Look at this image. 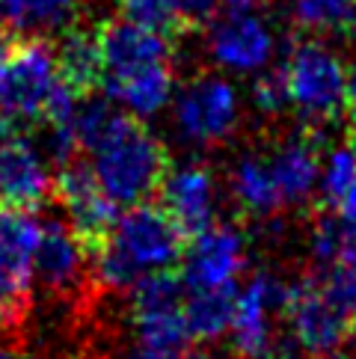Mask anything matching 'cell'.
I'll return each mask as SVG.
<instances>
[{"label":"cell","mask_w":356,"mask_h":359,"mask_svg":"<svg viewBox=\"0 0 356 359\" xmlns=\"http://www.w3.org/2000/svg\"><path fill=\"white\" fill-rule=\"evenodd\" d=\"M282 315L297 348L315 359H333L356 332V318L329 297L317 276L288 285Z\"/></svg>","instance_id":"obj_4"},{"label":"cell","mask_w":356,"mask_h":359,"mask_svg":"<svg viewBox=\"0 0 356 359\" xmlns=\"http://www.w3.org/2000/svg\"><path fill=\"white\" fill-rule=\"evenodd\" d=\"M116 6L122 18L170 36L172 42L187 33L182 24V12H178V0H116Z\"/></svg>","instance_id":"obj_23"},{"label":"cell","mask_w":356,"mask_h":359,"mask_svg":"<svg viewBox=\"0 0 356 359\" xmlns=\"http://www.w3.org/2000/svg\"><path fill=\"white\" fill-rule=\"evenodd\" d=\"M217 4L226 12H252L256 6H261L264 0H217Z\"/></svg>","instance_id":"obj_33"},{"label":"cell","mask_w":356,"mask_h":359,"mask_svg":"<svg viewBox=\"0 0 356 359\" xmlns=\"http://www.w3.org/2000/svg\"><path fill=\"white\" fill-rule=\"evenodd\" d=\"M21 4H24V27L60 30L78 15L81 0H21Z\"/></svg>","instance_id":"obj_25"},{"label":"cell","mask_w":356,"mask_h":359,"mask_svg":"<svg viewBox=\"0 0 356 359\" xmlns=\"http://www.w3.org/2000/svg\"><path fill=\"white\" fill-rule=\"evenodd\" d=\"M288 285L271 273H256L238 291L232 315V348L238 359H271L276 348L273 315L282 312Z\"/></svg>","instance_id":"obj_9"},{"label":"cell","mask_w":356,"mask_h":359,"mask_svg":"<svg viewBox=\"0 0 356 359\" xmlns=\"http://www.w3.org/2000/svg\"><path fill=\"white\" fill-rule=\"evenodd\" d=\"M288 101L303 119L327 125L341 116L345 107V62L324 42H297L282 62Z\"/></svg>","instance_id":"obj_3"},{"label":"cell","mask_w":356,"mask_h":359,"mask_svg":"<svg viewBox=\"0 0 356 359\" xmlns=\"http://www.w3.org/2000/svg\"><path fill=\"white\" fill-rule=\"evenodd\" d=\"M158 205L172 217V223L182 229L187 241L208 229L217 214V182L205 166L196 163L170 170L158 187Z\"/></svg>","instance_id":"obj_14"},{"label":"cell","mask_w":356,"mask_h":359,"mask_svg":"<svg viewBox=\"0 0 356 359\" xmlns=\"http://www.w3.org/2000/svg\"><path fill=\"white\" fill-rule=\"evenodd\" d=\"M57 83V54L45 36L21 39L0 66V116L33 125Z\"/></svg>","instance_id":"obj_5"},{"label":"cell","mask_w":356,"mask_h":359,"mask_svg":"<svg viewBox=\"0 0 356 359\" xmlns=\"http://www.w3.org/2000/svg\"><path fill=\"white\" fill-rule=\"evenodd\" d=\"M336 264H348L356 271V220H345L341 217V229H338V259Z\"/></svg>","instance_id":"obj_28"},{"label":"cell","mask_w":356,"mask_h":359,"mask_svg":"<svg viewBox=\"0 0 356 359\" xmlns=\"http://www.w3.org/2000/svg\"><path fill=\"white\" fill-rule=\"evenodd\" d=\"M39 229L42 223L33 217V211L0 205V300L6 303L12 318H18L27 306Z\"/></svg>","instance_id":"obj_11"},{"label":"cell","mask_w":356,"mask_h":359,"mask_svg":"<svg viewBox=\"0 0 356 359\" xmlns=\"http://www.w3.org/2000/svg\"><path fill=\"white\" fill-rule=\"evenodd\" d=\"M9 320H12V312L6 309V303H4V300H0V330H4V327L9 324Z\"/></svg>","instance_id":"obj_34"},{"label":"cell","mask_w":356,"mask_h":359,"mask_svg":"<svg viewBox=\"0 0 356 359\" xmlns=\"http://www.w3.org/2000/svg\"><path fill=\"white\" fill-rule=\"evenodd\" d=\"M235 300H238V282L217 288H187L182 312L190 332H193V341H217L232 327Z\"/></svg>","instance_id":"obj_19"},{"label":"cell","mask_w":356,"mask_h":359,"mask_svg":"<svg viewBox=\"0 0 356 359\" xmlns=\"http://www.w3.org/2000/svg\"><path fill=\"white\" fill-rule=\"evenodd\" d=\"M317 182H321V202H324V208L336 211V205L345 199L350 184L356 182V149L350 143L336 149L333 155H329L324 172L317 175Z\"/></svg>","instance_id":"obj_24"},{"label":"cell","mask_w":356,"mask_h":359,"mask_svg":"<svg viewBox=\"0 0 356 359\" xmlns=\"http://www.w3.org/2000/svg\"><path fill=\"white\" fill-rule=\"evenodd\" d=\"M271 175L276 182L282 205H300L312 196V190L321 175V161H317V146L312 140H294L285 143L276 155L267 161Z\"/></svg>","instance_id":"obj_18"},{"label":"cell","mask_w":356,"mask_h":359,"mask_svg":"<svg viewBox=\"0 0 356 359\" xmlns=\"http://www.w3.org/2000/svg\"><path fill=\"white\" fill-rule=\"evenodd\" d=\"M18 42V30H12V27H0V66L6 62V57L12 54V48H15Z\"/></svg>","instance_id":"obj_32"},{"label":"cell","mask_w":356,"mask_h":359,"mask_svg":"<svg viewBox=\"0 0 356 359\" xmlns=\"http://www.w3.org/2000/svg\"><path fill=\"white\" fill-rule=\"evenodd\" d=\"M238 125V93L214 74H199L175 95V128L187 143H220Z\"/></svg>","instance_id":"obj_8"},{"label":"cell","mask_w":356,"mask_h":359,"mask_svg":"<svg viewBox=\"0 0 356 359\" xmlns=\"http://www.w3.org/2000/svg\"><path fill=\"white\" fill-rule=\"evenodd\" d=\"M0 359H12V356H9L6 351H0Z\"/></svg>","instance_id":"obj_35"},{"label":"cell","mask_w":356,"mask_h":359,"mask_svg":"<svg viewBox=\"0 0 356 359\" xmlns=\"http://www.w3.org/2000/svg\"><path fill=\"white\" fill-rule=\"evenodd\" d=\"M178 12H182V24L184 30H202L217 18L220 4L217 0H178Z\"/></svg>","instance_id":"obj_27"},{"label":"cell","mask_w":356,"mask_h":359,"mask_svg":"<svg viewBox=\"0 0 356 359\" xmlns=\"http://www.w3.org/2000/svg\"><path fill=\"white\" fill-rule=\"evenodd\" d=\"M95 33L101 48V69H104L101 86L125 81L149 66H158V62H170V54H172L170 36L139 27V24L128 18L101 21Z\"/></svg>","instance_id":"obj_10"},{"label":"cell","mask_w":356,"mask_h":359,"mask_svg":"<svg viewBox=\"0 0 356 359\" xmlns=\"http://www.w3.org/2000/svg\"><path fill=\"white\" fill-rule=\"evenodd\" d=\"M50 190H54V196L66 211L71 232L78 235L86 255L93 259L95 250L107 241V235L119 220V205L98 184L93 163L81 161L78 155L57 163V178Z\"/></svg>","instance_id":"obj_6"},{"label":"cell","mask_w":356,"mask_h":359,"mask_svg":"<svg viewBox=\"0 0 356 359\" xmlns=\"http://www.w3.org/2000/svg\"><path fill=\"white\" fill-rule=\"evenodd\" d=\"M184 285L187 288H217L235 285L238 273L244 271L247 252L244 235L232 226H208L199 235H193L184 247Z\"/></svg>","instance_id":"obj_12"},{"label":"cell","mask_w":356,"mask_h":359,"mask_svg":"<svg viewBox=\"0 0 356 359\" xmlns=\"http://www.w3.org/2000/svg\"><path fill=\"white\" fill-rule=\"evenodd\" d=\"M0 27H12V30L24 27V4L21 0H0Z\"/></svg>","instance_id":"obj_30"},{"label":"cell","mask_w":356,"mask_h":359,"mask_svg":"<svg viewBox=\"0 0 356 359\" xmlns=\"http://www.w3.org/2000/svg\"><path fill=\"white\" fill-rule=\"evenodd\" d=\"M57 54V78L66 83L71 93L89 95L101 89V48L95 27H69L62 33L60 45H54Z\"/></svg>","instance_id":"obj_17"},{"label":"cell","mask_w":356,"mask_h":359,"mask_svg":"<svg viewBox=\"0 0 356 359\" xmlns=\"http://www.w3.org/2000/svg\"><path fill=\"white\" fill-rule=\"evenodd\" d=\"M187 238L158 202H137L119 214L107 241L89 262L98 279L113 291H131L134 282L149 271H163L182 262Z\"/></svg>","instance_id":"obj_1"},{"label":"cell","mask_w":356,"mask_h":359,"mask_svg":"<svg viewBox=\"0 0 356 359\" xmlns=\"http://www.w3.org/2000/svg\"><path fill=\"white\" fill-rule=\"evenodd\" d=\"M232 194L238 199V205L244 208L249 217H267L282 208V199H279L276 182L271 175V163L249 155L240 158L235 163L232 172Z\"/></svg>","instance_id":"obj_21"},{"label":"cell","mask_w":356,"mask_h":359,"mask_svg":"<svg viewBox=\"0 0 356 359\" xmlns=\"http://www.w3.org/2000/svg\"><path fill=\"white\" fill-rule=\"evenodd\" d=\"M294 21L312 33H356V0H294Z\"/></svg>","instance_id":"obj_22"},{"label":"cell","mask_w":356,"mask_h":359,"mask_svg":"<svg viewBox=\"0 0 356 359\" xmlns=\"http://www.w3.org/2000/svg\"><path fill=\"white\" fill-rule=\"evenodd\" d=\"M341 113L350 122V134H356V62L345 74V107H341Z\"/></svg>","instance_id":"obj_29"},{"label":"cell","mask_w":356,"mask_h":359,"mask_svg":"<svg viewBox=\"0 0 356 359\" xmlns=\"http://www.w3.org/2000/svg\"><path fill=\"white\" fill-rule=\"evenodd\" d=\"M208 50L228 72H261L273 57V33L252 12H228L208 24Z\"/></svg>","instance_id":"obj_13"},{"label":"cell","mask_w":356,"mask_h":359,"mask_svg":"<svg viewBox=\"0 0 356 359\" xmlns=\"http://www.w3.org/2000/svg\"><path fill=\"white\" fill-rule=\"evenodd\" d=\"M193 351L182 306L155 312H134V359H187Z\"/></svg>","instance_id":"obj_16"},{"label":"cell","mask_w":356,"mask_h":359,"mask_svg":"<svg viewBox=\"0 0 356 359\" xmlns=\"http://www.w3.org/2000/svg\"><path fill=\"white\" fill-rule=\"evenodd\" d=\"M252 101H256V107L267 116H276V113H282L291 101H288V83H285V69H271L264 72L261 78L252 83Z\"/></svg>","instance_id":"obj_26"},{"label":"cell","mask_w":356,"mask_h":359,"mask_svg":"<svg viewBox=\"0 0 356 359\" xmlns=\"http://www.w3.org/2000/svg\"><path fill=\"white\" fill-rule=\"evenodd\" d=\"M86 262L89 255L69 223H42L33 252V276H39L45 288H50L54 294H71L74 288H81Z\"/></svg>","instance_id":"obj_15"},{"label":"cell","mask_w":356,"mask_h":359,"mask_svg":"<svg viewBox=\"0 0 356 359\" xmlns=\"http://www.w3.org/2000/svg\"><path fill=\"white\" fill-rule=\"evenodd\" d=\"M89 155L98 184L119 208L149 202L158 194L163 175L170 172V155L163 143L149 131L143 119L122 110H116Z\"/></svg>","instance_id":"obj_2"},{"label":"cell","mask_w":356,"mask_h":359,"mask_svg":"<svg viewBox=\"0 0 356 359\" xmlns=\"http://www.w3.org/2000/svg\"><path fill=\"white\" fill-rule=\"evenodd\" d=\"M336 214L345 217V220H356V182L350 184V190L345 194V199L336 205Z\"/></svg>","instance_id":"obj_31"},{"label":"cell","mask_w":356,"mask_h":359,"mask_svg":"<svg viewBox=\"0 0 356 359\" xmlns=\"http://www.w3.org/2000/svg\"><path fill=\"white\" fill-rule=\"evenodd\" d=\"M50 172L24 122L0 116V205L36 211L50 196Z\"/></svg>","instance_id":"obj_7"},{"label":"cell","mask_w":356,"mask_h":359,"mask_svg":"<svg viewBox=\"0 0 356 359\" xmlns=\"http://www.w3.org/2000/svg\"><path fill=\"white\" fill-rule=\"evenodd\" d=\"M101 89L107 93V98L128 107V113H134L137 119H149L170 104L172 69H170V62H158V66H149L143 72L131 74V78L116 81L110 86H101Z\"/></svg>","instance_id":"obj_20"}]
</instances>
